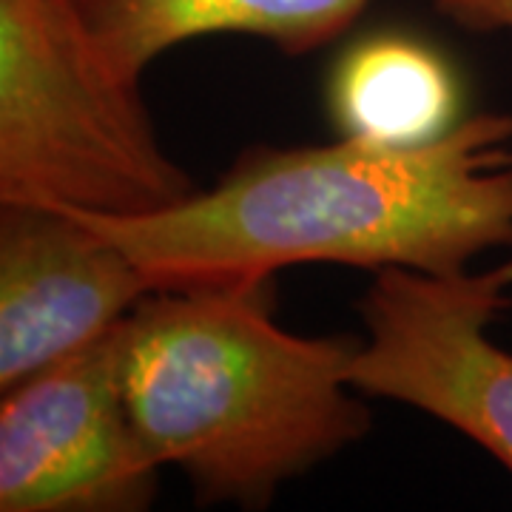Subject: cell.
Masks as SVG:
<instances>
[{
    "label": "cell",
    "mask_w": 512,
    "mask_h": 512,
    "mask_svg": "<svg viewBox=\"0 0 512 512\" xmlns=\"http://www.w3.org/2000/svg\"><path fill=\"white\" fill-rule=\"evenodd\" d=\"M461 80L439 49L407 35H373L336 60L330 120L342 137L379 146H424L461 117Z\"/></svg>",
    "instance_id": "8"
},
{
    "label": "cell",
    "mask_w": 512,
    "mask_h": 512,
    "mask_svg": "<svg viewBox=\"0 0 512 512\" xmlns=\"http://www.w3.org/2000/svg\"><path fill=\"white\" fill-rule=\"evenodd\" d=\"M373 0H72L103 55L128 77L205 35H251L285 55L342 37Z\"/></svg>",
    "instance_id": "7"
},
{
    "label": "cell",
    "mask_w": 512,
    "mask_h": 512,
    "mask_svg": "<svg viewBox=\"0 0 512 512\" xmlns=\"http://www.w3.org/2000/svg\"><path fill=\"white\" fill-rule=\"evenodd\" d=\"M512 308V256L484 271H376L345 379L476 441L512 476V353L490 328Z\"/></svg>",
    "instance_id": "4"
},
{
    "label": "cell",
    "mask_w": 512,
    "mask_h": 512,
    "mask_svg": "<svg viewBox=\"0 0 512 512\" xmlns=\"http://www.w3.org/2000/svg\"><path fill=\"white\" fill-rule=\"evenodd\" d=\"M461 29L512 37V0H433Z\"/></svg>",
    "instance_id": "9"
},
{
    "label": "cell",
    "mask_w": 512,
    "mask_h": 512,
    "mask_svg": "<svg viewBox=\"0 0 512 512\" xmlns=\"http://www.w3.org/2000/svg\"><path fill=\"white\" fill-rule=\"evenodd\" d=\"M274 311V276H245L154 288L126 316L128 421L205 504L268 507L370 430L345 379L359 336H299Z\"/></svg>",
    "instance_id": "2"
},
{
    "label": "cell",
    "mask_w": 512,
    "mask_h": 512,
    "mask_svg": "<svg viewBox=\"0 0 512 512\" xmlns=\"http://www.w3.org/2000/svg\"><path fill=\"white\" fill-rule=\"evenodd\" d=\"M154 288L80 214L0 202V393L100 339Z\"/></svg>",
    "instance_id": "6"
},
{
    "label": "cell",
    "mask_w": 512,
    "mask_h": 512,
    "mask_svg": "<svg viewBox=\"0 0 512 512\" xmlns=\"http://www.w3.org/2000/svg\"><path fill=\"white\" fill-rule=\"evenodd\" d=\"M74 214L157 288L305 262L458 274L487 251H512V114L478 111L424 146H259L160 214Z\"/></svg>",
    "instance_id": "1"
},
{
    "label": "cell",
    "mask_w": 512,
    "mask_h": 512,
    "mask_svg": "<svg viewBox=\"0 0 512 512\" xmlns=\"http://www.w3.org/2000/svg\"><path fill=\"white\" fill-rule=\"evenodd\" d=\"M197 191L72 0H0V202L148 217Z\"/></svg>",
    "instance_id": "3"
},
{
    "label": "cell",
    "mask_w": 512,
    "mask_h": 512,
    "mask_svg": "<svg viewBox=\"0 0 512 512\" xmlns=\"http://www.w3.org/2000/svg\"><path fill=\"white\" fill-rule=\"evenodd\" d=\"M126 319L37 370L0 402V510L140 512L160 467L128 421Z\"/></svg>",
    "instance_id": "5"
}]
</instances>
